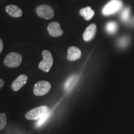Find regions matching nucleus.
<instances>
[{
  "mask_svg": "<svg viewBox=\"0 0 134 134\" xmlns=\"http://www.w3.org/2000/svg\"><path fill=\"white\" fill-rule=\"evenodd\" d=\"M6 11L10 16L13 18H19L23 15V11L14 4L8 5L6 7Z\"/></svg>",
  "mask_w": 134,
  "mask_h": 134,
  "instance_id": "9b49d317",
  "label": "nucleus"
},
{
  "mask_svg": "<svg viewBox=\"0 0 134 134\" xmlns=\"http://www.w3.org/2000/svg\"><path fill=\"white\" fill-rule=\"evenodd\" d=\"M3 49V42L1 38H0V53L2 52Z\"/></svg>",
  "mask_w": 134,
  "mask_h": 134,
  "instance_id": "6ab92c4d",
  "label": "nucleus"
},
{
  "mask_svg": "<svg viewBox=\"0 0 134 134\" xmlns=\"http://www.w3.org/2000/svg\"><path fill=\"white\" fill-rule=\"evenodd\" d=\"M22 56L19 53L11 52L6 55L4 60V63L9 68H16L19 66L22 62Z\"/></svg>",
  "mask_w": 134,
  "mask_h": 134,
  "instance_id": "f03ea898",
  "label": "nucleus"
},
{
  "mask_svg": "<svg viewBox=\"0 0 134 134\" xmlns=\"http://www.w3.org/2000/svg\"><path fill=\"white\" fill-rule=\"evenodd\" d=\"M37 14L39 17L46 19H50L54 17V11L50 6L47 4L40 5L36 8Z\"/></svg>",
  "mask_w": 134,
  "mask_h": 134,
  "instance_id": "423d86ee",
  "label": "nucleus"
},
{
  "mask_svg": "<svg viewBox=\"0 0 134 134\" xmlns=\"http://www.w3.org/2000/svg\"><path fill=\"white\" fill-rule=\"evenodd\" d=\"M117 24L115 22L111 21L108 23L106 25V31L108 33L110 34H114L117 30Z\"/></svg>",
  "mask_w": 134,
  "mask_h": 134,
  "instance_id": "4468645a",
  "label": "nucleus"
},
{
  "mask_svg": "<svg viewBox=\"0 0 134 134\" xmlns=\"http://www.w3.org/2000/svg\"><path fill=\"white\" fill-rule=\"evenodd\" d=\"M27 76L26 75H19L14 81L13 82L12 85V89L13 91H18L23 88V86L26 85L27 81Z\"/></svg>",
  "mask_w": 134,
  "mask_h": 134,
  "instance_id": "6e6552de",
  "label": "nucleus"
},
{
  "mask_svg": "<svg viewBox=\"0 0 134 134\" xmlns=\"http://www.w3.org/2000/svg\"><path fill=\"white\" fill-rule=\"evenodd\" d=\"M123 3L120 0H111L103 9V14L108 16L118 12L122 8Z\"/></svg>",
  "mask_w": 134,
  "mask_h": 134,
  "instance_id": "7ed1b4c3",
  "label": "nucleus"
},
{
  "mask_svg": "<svg viewBox=\"0 0 134 134\" xmlns=\"http://www.w3.org/2000/svg\"><path fill=\"white\" fill-rule=\"evenodd\" d=\"M50 115V112H48L47 113H46V114L43 115L42 117H41V118L38 119V121L36 123V127H40L43 124L47 121V120L48 119V118L49 117Z\"/></svg>",
  "mask_w": 134,
  "mask_h": 134,
  "instance_id": "2eb2a0df",
  "label": "nucleus"
},
{
  "mask_svg": "<svg viewBox=\"0 0 134 134\" xmlns=\"http://www.w3.org/2000/svg\"><path fill=\"white\" fill-rule=\"evenodd\" d=\"M78 78H79V76H78V75H72L71 76H70V78L66 80L64 86L65 91H66V93H69L72 89L73 88V87L75 86L77 81H78Z\"/></svg>",
  "mask_w": 134,
  "mask_h": 134,
  "instance_id": "f8f14e48",
  "label": "nucleus"
},
{
  "mask_svg": "<svg viewBox=\"0 0 134 134\" xmlns=\"http://www.w3.org/2000/svg\"><path fill=\"white\" fill-rule=\"evenodd\" d=\"M80 14L83 16L86 21H89L93 18L94 15V11L91 7L87 6L86 8L80 9Z\"/></svg>",
  "mask_w": 134,
  "mask_h": 134,
  "instance_id": "ddd939ff",
  "label": "nucleus"
},
{
  "mask_svg": "<svg viewBox=\"0 0 134 134\" xmlns=\"http://www.w3.org/2000/svg\"><path fill=\"white\" fill-rule=\"evenodd\" d=\"M7 123V117L5 113L0 114V131L6 127Z\"/></svg>",
  "mask_w": 134,
  "mask_h": 134,
  "instance_id": "dca6fc26",
  "label": "nucleus"
},
{
  "mask_svg": "<svg viewBox=\"0 0 134 134\" xmlns=\"http://www.w3.org/2000/svg\"><path fill=\"white\" fill-rule=\"evenodd\" d=\"M51 89V85L47 81H41L37 83L34 88V93L36 96H41L47 94Z\"/></svg>",
  "mask_w": 134,
  "mask_h": 134,
  "instance_id": "39448f33",
  "label": "nucleus"
},
{
  "mask_svg": "<svg viewBox=\"0 0 134 134\" xmlns=\"http://www.w3.org/2000/svg\"><path fill=\"white\" fill-rule=\"evenodd\" d=\"M47 30L50 36L54 37L62 36L63 34V30L60 28V25L57 22L50 23L47 27Z\"/></svg>",
  "mask_w": 134,
  "mask_h": 134,
  "instance_id": "0eeeda50",
  "label": "nucleus"
},
{
  "mask_svg": "<svg viewBox=\"0 0 134 134\" xmlns=\"http://www.w3.org/2000/svg\"><path fill=\"white\" fill-rule=\"evenodd\" d=\"M129 43V39L127 37H122V38H120V39L119 41V46L120 47H124L127 46V44H128Z\"/></svg>",
  "mask_w": 134,
  "mask_h": 134,
  "instance_id": "a211bd4d",
  "label": "nucleus"
},
{
  "mask_svg": "<svg viewBox=\"0 0 134 134\" xmlns=\"http://www.w3.org/2000/svg\"><path fill=\"white\" fill-rule=\"evenodd\" d=\"M4 81L0 78V90L3 88V86H4Z\"/></svg>",
  "mask_w": 134,
  "mask_h": 134,
  "instance_id": "aec40b11",
  "label": "nucleus"
},
{
  "mask_svg": "<svg viewBox=\"0 0 134 134\" xmlns=\"http://www.w3.org/2000/svg\"><path fill=\"white\" fill-rule=\"evenodd\" d=\"M42 57L43 60L38 64V68L43 71L48 72L53 65V57L50 52L47 50L42 52Z\"/></svg>",
  "mask_w": 134,
  "mask_h": 134,
  "instance_id": "f257e3e1",
  "label": "nucleus"
},
{
  "mask_svg": "<svg viewBox=\"0 0 134 134\" xmlns=\"http://www.w3.org/2000/svg\"><path fill=\"white\" fill-rule=\"evenodd\" d=\"M49 112V109L46 105H42L29 110L26 114V118L28 120H38Z\"/></svg>",
  "mask_w": 134,
  "mask_h": 134,
  "instance_id": "20e7f679",
  "label": "nucleus"
},
{
  "mask_svg": "<svg viewBox=\"0 0 134 134\" xmlns=\"http://www.w3.org/2000/svg\"><path fill=\"white\" fill-rule=\"evenodd\" d=\"M130 9L129 8H126L122 11L121 14V19L124 22H127L129 19Z\"/></svg>",
  "mask_w": 134,
  "mask_h": 134,
  "instance_id": "f3484780",
  "label": "nucleus"
},
{
  "mask_svg": "<svg viewBox=\"0 0 134 134\" xmlns=\"http://www.w3.org/2000/svg\"><path fill=\"white\" fill-rule=\"evenodd\" d=\"M81 56V52L78 47L72 46L68 49L67 59L70 61H75V60L79 59Z\"/></svg>",
  "mask_w": 134,
  "mask_h": 134,
  "instance_id": "9d476101",
  "label": "nucleus"
},
{
  "mask_svg": "<svg viewBox=\"0 0 134 134\" xmlns=\"http://www.w3.org/2000/svg\"><path fill=\"white\" fill-rule=\"evenodd\" d=\"M97 27L95 24H91L85 30L83 34V39L86 42H89L91 41L95 36L96 33Z\"/></svg>",
  "mask_w": 134,
  "mask_h": 134,
  "instance_id": "1a4fd4ad",
  "label": "nucleus"
}]
</instances>
